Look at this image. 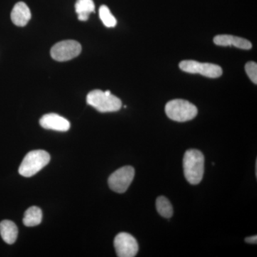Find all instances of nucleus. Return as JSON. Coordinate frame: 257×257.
<instances>
[{
  "label": "nucleus",
  "mask_w": 257,
  "mask_h": 257,
  "mask_svg": "<svg viewBox=\"0 0 257 257\" xmlns=\"http://www.w3.org/2000/svg\"><path fill=\"white\" fill-rule=\"evenodd\" d=\"M179 68L187 73L199 74L209 78H218L222 74V69L219 65L194 60L182 61L179 63Z\"/></svg>",
  "instance_id": "39448f33"
},
{
  "label": "nucleus",
  "mask_w": 257,
  "mask_h": 257,
  "mask_svg": "<svg viewBox=\"0 0 257 257\" xmlns=\"http://www.w3.org/2000/svg\"><path fill=\"white\" fill-rule=\"evenodd\" d=\"M99 18L106 28H114L116 25V18L111 14L110 10L106 6L102 5L99 10Z\"/></svg>",
  "instance_id": "dca6fc26"
},
{
  "label": "nucleus",
  "mask_w": 257,
  "mask_h": 257,
  "mask_svg": "<svg viewBox=\"0 0 257 257\" xmlns=\"http://www.w3.org/2000/svg\"><path fill=\"white\" fill-rule=\"evenodd\" d=\"M156 207L159 214L163 217L168 219L173 215V207H172V204L165 197L161 196L157 198Z\"/></svg>",
  "instance_id": "2eb2a0df"
},
{
  "label": "nucleus",
  "mask_w": 257,
  "mask_h": 257,
  "mask_svg": "<svg viewBox=\"0 0 257 257\" xmlns=\"http://www.w3.org/2000/svg\"><path fill=\"white\" fill-rule=\"evenodd\" d=\"M184 177L189 183L196 185L202 180L204 172V157L199 150H189L183 159Z\"/></svg>",
  "instance_id": "f257e3e1"
},
{
  "label": "nucleus",
  "mask_w": 257,
  "mask_h": 257,
  "mask_svg": "<svg viewBox=\"0 0 257 257\" xmlns=\"http://www.w3.org/2000/svg\"><path fill=\"white\" fill-rule=\"evenodd\" d=\"M214 42L218 46H234L241 50H250L252 47L251 42L246 39L232 35H217L214 37Z\"/></svg>",
  "instance_id": "9d476101"
},
{
  "label": "nucleus",
  "mask_w": 257,
  "mask_h": 257,
  "mask_svg": "<svg viewBox=\"0 0 257 257\" xmlns=\"http://www.w3.org/2000/svg\"><path fill=\"white\" fill-rule=\"evenodd\" d=\"M135 174V169L131 166H126L115 171L108 179L109 188L120 194L126 192L133 182Z\"/></svg>",
  "instance_id": "0eeeda50"
},
{
  "label": "nucleus",
  "mask_w": 257,
  "mask_h": 257,
  "mask_svg": "<svg viewBox=\"0 0 257 257\" xmlns=\"http://www.w3.org/2000/svg\"><path fill=\"white\" fill-rule=\"evenodd\" d=\"M75 10L78 15L79 20L87 21L89 15L95 10V5L93 0H77L75 4Z\"/></svg>",
  "instance_id": "ddd939ff"
},
{
  "label": "nucleus",
  "mask_w": 257,
  "mask_h": 257,
  "mask_svg": "<svg viewBox=\"0 0 257 257\" xmlns=\"http://www.w3.org/2000/svg\"><path fill=\"white\" fill-rule=\"evenodd\" d=\"M40 124L46 130L58 132H67L70 128V122L68 120L54 113L44 115L40 120Z\"/></svg>",
  "instance_id": "1a4fd4ad"
},
{
  "label": "nucleus",
  "mask_w": 257,
  "mask_h": 257,
  "mask_svg": "<svg viewBox=\"0 0 257 257\" xmlns=\"http://www.w3.org/2000/svg\"><path fill=\"white\" fill-rule=\"evenodd\" d=\"M87 102L89 105L95 108L99 112H114L121 108V101L116 96L111 94L110 91L96 89L88 94Z\"/></svg>",
  "instance_id": "f03ea898"
},
{
  "label": "nucleus",
  "mask_w": 257,
  "mask_h": 257,
  "mask_svg": "<svg viewBox=\"0 0 257 257\" xmlns=\"http://www.w3.org/2000/svg\"><path fill=\"white\" fill-rule=\"evenodd\" d=\"M0 234L5 242L13 244L18 236V229L13 221L4 220L0 223Z\"/></svg>",
  "instance_id": "f8f14e48"
},
{
  "label": "nucleus",
  "mask_w": 257,
  "mask_h": 257,
  "mask_svg": "<svg viewBox=\"0 0 257 257\" xmlns=\"http://www.w3.org/2000/svg\"><path fill=\"white\" fill-rule=\"evenodd\" d=\"M245 71L248 77L255 84H257V64L254 62H249L245 65Z\"/></svg>",
  "instance_id": "f3484780"
},
{
  "label": "nucleus",
  "mask_w": 257,
  "mask_h": 257,
  "mask_svg": "<svg viewBox=\"0 0 257 257\" xmlns=\"http://www.w3.org/2000/svg\"><path fill=\"white\" fill-rule=\"evenodd\" d=\"M42 211L41 209L37 207L29 208L25 211L23 223L27 226H37L42 222Z\"/></svg>",
  "instance_id": "4468645a"
},
{
  "label": "nucleus",
  "mask_w": 257,
  "mask_h": 257,
  "mask_svg": "<svg viewBox=\"0 0 257 257\" xmlns=\"http://www.w3.org/2000/svg\"><path fill=\"white\" fill-rule=\"evenodd\" d=\"M50 161V155L46 151L34 150L30 152L22 162L19 173L25 177H32L48 165Z\"/></svg>",
  "instance_id": "20e7f679"
},
{
  "label": "nucleus",
  "mask_w": 257,
  "mask_h": 257,
  "mask_svg": "<svg viewBox=\"0 0 257 257\" xmlns=\"http://www.w3.org/2000/svg\"><path fill=\"white\" fill-rule=\"evenodd\" d=\"M116 255L119 257H134L139 251V245L136 239L126 232L116 235L114 241Z\"/></svg>",
  "instance_id": "6e6552de"
},
{
  "label": "nucleus",
  "mask_w": 257,
  "mask_h": 257,
  "mask_svg": "<svg viewBox=\"0 0 257 257\" xmlns=\"http://www.w3.org/2000/svg\"><path fill=\"white\" fill-rule=\"evenodd\" d=\"M165 112L170 119L179 122L190 121L198 114L197 106L184 99H174L165 106Z\"/></svg>",
  "instance_id": "7ed1b4c3"
},
{
  "label": "nucleus",
  "mask_w": 257,
  "mask_h": 257,
  "mask_svg": "<svg viewBox=\"0 0 257 257\" xmlns=\"http://www.w3.org/2000/svg\"><path fill=\"white\" fill-rule=\"evenodd\" d=\"M30 8L23 2L17 3L12 10L11 20L16 26L25 27L31 19Z\"/></svg>",
  "instance_id": "9b49d317"
},
{
  "label": "nucleus",
  "mask_w": 257,
  "mask_h": 257,
  "mask_svg": "<svg viewBox=\"0 0 257 257\" xmlns=\"http://www.w3.org/2000/svg\"><path fill=\"white\" fill-rule=\"evenodd\" d=\"M82 52V46L75 40H64L55 44L51 49V56L58 62H66L75 58Z\"/></svg>",
  "instance_id": "423d86ee"
},
{
  "label": "nucleus",
  "mask_w": 257,
  "mask_h": 257,
  "mask_svg": "<svg viewBox=\"0 0 257 257\" xmlns=\"http://www.w3.org/2000/svg\"><path fill=\"white\" fill-rule=\"evenodd\" d=\"M245 241L248 243H253V244H256L257 242V236L255 235V236H250V237H246L245 239Z\"/></svg>",
  "instance_id": "a211bd4d"
}]
</instances>
